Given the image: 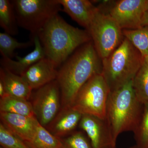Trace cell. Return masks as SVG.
Segmentation results:
<instances>
[{
	"label": "cell",
	"instance_id": "6da1fadb",
	"mask_svg": "<svg viewBox=\"0 0 148 148\" xmlns=\"http://www.w3.org/2000/svg\"><path fill=\"white\" fill-rule=\"evenodd\" d=\"M103 61L92 40L78 48L58 70L61 108L72 107L78 92L93 76L102 74Z\"/></svg>",
	"mask_w": 148,
	"mask_h": 148
},
{
	"label": "cell",
	"instance_id": "7a4b0ae2",
	"mask_svg": "<svg viewBox=\"0 0 148 148\" xmlns=\"http://www.w3.org/2000/svg\"><path fill=\"white\" fill-rule=\"evenodd\" d=\"M45 57L57 67L81 46L91 41L86 30L73 27L58 14L37 35Z\"/></svg>",
	"mask_w": 148,
	"mask_h": 148
},
{
	"label": "cell",
	"instance_id": "3957f363",
	"mask_svg": "<svg viewBox=\"0 0 148 148\" xmlns=\"http://www.w3.org/2000/svg\"><path fill=\"white\" fill-rule=\"evenodd\" d=\"M132 81L110 92L108 98L106 119L116 141L123 132H133L142 114L143 104L136 98Z\"/></svg>",
	"mask_w": 148,
	"mask_h": 148
},
{
	"label": "cell",
	"instance_id": "277c9868",
	"mask_svg": "<svg viewBox=\"0 0 148 148\" xmlns=\"http://www.w3.org/2000/svg\"><path fill=\"white\" fill-rule=\"evenodd\" d=\"M143 58L140 51L124 37L116 49L102 60V75L110 92L132 80L142 65Z\"/></svg>",
	"mask_w": 148,
	"mask_h": 148
},
{
	"label": "cell",
	"instance_id": "5b68a950",
	"mask_svg": "<svg viewBox=\"0 0 148 148\" xmlns=\"http://www.w3.org/2000/svg\"><path fill=\"white\" fill-rule=\"evenodd\" d=\"M13 6L18 27L36 36L51 19L62 11L58 0H14Z\"/></svg>",
	"mask_w": 148,
	"mask_h": 148
},
{
	"label": "cell",
	"instance_id": "8992f818",
	"mask_svg": "<svg viewBox=\"0 0 148 148\" xmlns=\"http://www.w3.org/2000/svg\"><path fill=\"white\" fill-rule=\"evenodd\" d=\"M123 30L115 20L99 7L87 31L102 60L112 53L124 39Z\"/></svg>",
	"mask_w": 148,
	"mask_h": 148
},
{
	"label": "cell",
	"instance_id": "52a82bcc",
	"mask_svg": "<svg viewBox=\"0 0 148 148\" xmlns=\"http://www.w3.org/2000/svg\"><path fill=\"white\" fill-rule=\"evenodd\" d=\"M110 92L103 75L97 74L80 89L72 107L82 114L91 115L104 119Z\"/></svg>",
	"mask_w": 148,
	"mask_h": 148
},
{
	"label": "cell",
	"instance_id": "ba28073f",
	"mask_svg": "<svg viewBox=\"0 0 148 148\" xmlns=\"http://www.w3.org/2000/svg\"><path fill=\"white\" fill-rule=\"evenodd\" d=\"M32 107L35 117L45 127L61 108L60 89L56 80L36 89L32 93Z\"/></svg>",
	"mask_w": 148,
	"mask_h": 148
},
{
	"label": "cell",
	"instance_id": "9c48e42d",
	"mask_svg": "<svg viewBox=\"0 0 148 148\" xmlns=\"http://www.w3.org/2000/svg\"><path fill=\"white\" fill-rule=\"evenodd\" d=\"M147 0H121L109 9L110 15L122 30L142 27V21L147 10Z\"/></svg>",
	"mask_w": 148,
	"mask_h": 148
},
{
	"label": "cell",
	"instance_id": "30bf717a",
	"mask_svg": "<svg viewBox=\"0 0 148 148\" xmlns=\"http://www.w3.org/2000/svg\"><path fill=\"white\" fill-rule=\"evenodd\" d=\"M79 125L87 134L92 148H116V141L106 118L83 114Z\"/></svg>",
	"mask_w": 148,
	"mask_h": 148
},
{
	"label": "cell",
	"instance_id": "8fae6325",
	"mask_svg": "<svg viewBox=\"0 0 148 148\" xmlns=\"http://www.w3.org/2000/svg\"><path fill=\"white\" fill-rule=\"evenodd\" d=\"M58 73L57 67L45 57L30 67L21 76L34 90L56 80Z\"/></svg>",
	"mask_w": 148,
	"mask_h": 148
},
{
	"label": "cell",
	"instance_id": "7c38bea8",
	"mask_svg": "<svg viewBox=\"0 0 148 148\" xmlns=\"http://www.w3.org/2000/svg\"><path fill=\"white\" fill-rule=\"evenodd\" d=\"M0 119L1 123L27 144L31 142L36 131V117L0 112Z\"/></svg>",
	"mask_w": 148,
	"mask_h": 148
},
{
	"label": "cell",
	"instance_id": "4fadbf2b",
	"mask_svg": "<svg viewBox=\"0 0 148 148\" xmlns=\"http://www.w3.org/2000/svg\"><path fill=\"white\" fill-rule=\"evenodd\" d=\"M82 115L72 107L61 108L46 128L54 136L62 138L74 132L79 125Z\"/></svg>",
	"mask_w": 148,
	"mask_h": 148
},
{
	"label": "cell",
	"instance_id": "5bb4252c",
	"mask_svg": "<svg viewBox=\"0 0 148 148\" xmlns=\"http://www.w3.org/2000/svg\"><path fill=\"white\" fill-rule=\"evenodd\" d=\"M58 1L62 6V11L87 30L97 10L91 1L58 0Z\"/></svg>",
	"mask_w": 148,
	"mask_h": 148
},
{
	"label": "cell",
	"instance_id": "9a60e30c",
	"mask_svg": "<svg viewBox=\"0 0 148 148\" xmlns=\"http://www.w3.org/2000/svg\"><path fill=\"white\" fill-rule=\"evenodd\" d=\"M32 39L34 40L35 46L33 51L24 57L17 56L16 61L7 57H2L0 61L1 67L21 76L31 66L45 58L44 51L38 36L32 37Z\"/></svg>",
	"mask_w": 148,
	"mask_h": 148
},
{
	"label": "cell",
	"instance_id": "2e32d148",
	"mask_svg": "<svg viewBox=\"0 0 148 148\" xmlns=\"http://www.w3.org/2000/svg\"><path fill=\"white\" fill-rule=\"evenodd\" d=\"M0 80L4 84L7 95L28 101L31 98L33 90L21 76L1 67Z\"/></svg>",
	"mask_w": 148,
	"mask_h": 148
},
{
	"label": "cell",
	"instance_id": "e0dca14e",
	"mask_svg": "<svg viewBox=\"0 0 148 148\" xmlns=\"http://www.w3.org/2000/svg\"><path fill=\"white\" fill-rule=\"evenodd\" d=\"M0 112L36 117L31 102L8 95L0 98Z\"/></svg>",
	"mask_w": 148,
	"mask_h": 148
},
{
	"label": "cell",
	"instance_id": "ac0fdd59",
	"mask_svg": "<svg viewBox=\"0 0 148 148\" xmlns=\"http://www.w3.org/2000/svg\"><path fill=\"white\" fill-rule=\"evenodd\" d=\"M132 88L139 102H148V56L144 57L143 63L132 81Z\"/></svg>",
	"mask_w": 148,
	"mask_h": 148
},
{
	"label": "cell",
	"instance_id": "d6986e66",
	"mask_svg": "<svg viewBox=\"0 0 148 148\" xmlns=\"http://www.w3.org/2000/svg\"><path fill=\"white\" fill-rule=\"evenodd\" d=\"M27 145L31 148H60L61 138L51 134L37 121L34 135Z\"/></svg>",
	"mask_w": 148,
	"mask_h": 148
},
{
	"label": "cell",
	"instance_id": "ffe728a7",
	"mask_svg": "<svg viewBox=\"0 0 148 148\" xmlns=\"http://www.w3.org/2000/svg\"><path fill=\"white\" fill-rule=\"evenodd\" d=\"M0 26L11 36L18 34V25L11 1L0 0Z\"/></svg>",
	"mask_w": 148,
	"mask_h": 148
},
{
	"label": "cell",
	"instance_id": "44dd1931",
	"mask_svg": "<svg viewBox=\"0 0 148 148\" xmlns=\"http://www.w3.org/2000/svg\"><path fill=\"white\" fill-rule=\"evenodd\" d=\"M122 31L124 38L140 51L143 57L148 56V26Z\"/></svg>",
	"mask_w": 148,
	"mask_h": 148
},
{
	"label": "cell",
	"instance_id": "7402d4cb",
	"mask_svg": "<svg viewBox=\"0 0 148 148\" xmlns=\"http://www.w3.org/2000/svg\"><path fill=\"white\" fill-rule=\"evenodd\" d=\"M34 45V43L33 39L27 42H19L5 32L0 33V52L2 57L12 59L16 49L27 48Z\"/></svg>",
	"mask_w": 148,
	"mask_h": 148
},
{
	"label": "cell",
	"instance_id": "603a6c76",
	"mask_svg": "<svg viewBox=\"0 0 148 148\" xmlns=\"http://www.w3.org/2000/svg\"><path fill=\"white\" fill-rule=\"evenodd\" d=\"M133 133L138 148H148V102L143 104L140 121Z\"/></svg>",
	"mask_w": 148,
	"mask_h": 148
},
{
	"label": "cell",
	"instance_id": "cb8c5ba5",
	"mask_svg": "<svg viewBox=\"0 0 148 148\" xmlns=\"http://www.w3.org/2000/svg\"><path fill=\"white\" fill-rule=\"evenodd\" d=\"M0 145L3 148H31L27 143L0 123Z\"/></svg>",
	"mask_w": 148,
	"mask_h": 148
},
{
	"label": "cell",
	"instance_id": "d4e9b609",
	"mask_svg": "<svg viewBox=\"0 0 148 148\" xmlns=\"http://www.w3.org/2000/svg\"><path fill=\"white\" fill-rule=\"evenodd\" d=\"M60 148H92L90 140L81 131H74L65 138H61Z\"/></svg>",
	"mask_w": 148,
	"mask_h": 148
},
{
	"label": "cell",
	"instance_id": "484cf974",
	"mask_svg": "<svg viewBox=\"0 0 148 148\" xmlns=\"http://www.w3.org/2000/svg\"><path fill=\"white\" fill-rule=\"evenodd\" d=\"M7 94L5 86L1 80H0V98L5 97Z\"/></svg>",
	"mask_w": 148,
	"mask_h": 148
},
{
	"label": "cell",
	"instance_id": "4316f807",
	"mask_svg": "<svg viewBox=\"0 0 148 148\" xmlns=\"http://www.w3.org/2000/svg\"><path fill=\"white\" fill-rule=\"evenodd\" d=\"M148 26V10L144 14L142 21V27Z\"/></svg>",
	"mask_w": 148,
	"mask_h": 148
},
{
	"label": "cell",
	"instance_id": "83f0119b",
	"mask_svg": "<svg viewBox=\"0 0 148 148\" xmlns=\"http://www.w3.org/2000/svg\"><path fill=\"white\" fill-rule=\"evenodd\" d=\"M128 148H138L137 147V146H136L135 145L132 146H131V147H129Z\"/></svg>",
	"mask_w": 148,
	"mask_h": 148
},
{
	"label": "cell",
	"instance_id": "f1b7e54d",
	"mask_svg": "<svg viewBox=\"0 0 148 148\" xmlns=\"http://www.w3.org/2000/svg\"><path fill=\"white\" fill-rule=\"evenodd\" d=\"M147 10H148V0H147Z\"/></svg>",
	"mask_w": 148,
	"mask_h": 148
},
{
	"label": "cell",
	"instance_id": "f546056e",
	"mask_svg": "<svg viewBox=\"0 0 148 148\" xmlns=\"http://www.w3.org/2000/svg\"><path fill=\"white\" fill-rule=\"evenodd\" d=\"M0 148H3V147H2L1 146V147H0Z\"/></svg>",
	"mask_w": 148,
	"mask_h": 148
}]
</instances>
